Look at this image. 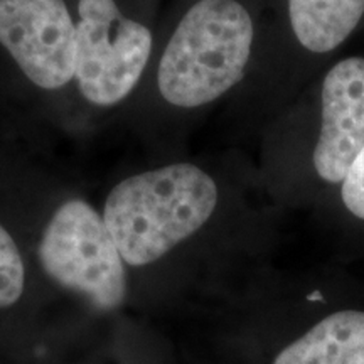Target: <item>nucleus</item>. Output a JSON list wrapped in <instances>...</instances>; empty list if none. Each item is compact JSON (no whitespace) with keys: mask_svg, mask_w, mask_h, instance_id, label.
I'll use <instances>...</instances> for the list:
<instances>
[{"mask_svg":"<svg viewBox=\"0 0 364 364\" xmlns=\"http://www.w3.org/2000/svg\"><path fill=\"white\" fill-rule=\"evenodd\" d=\"M216 203V184L206 172L176 164L117 184L105 204L103 221L124 262L142 267L194 235Z\"/></svg>","mask_w":364,"mask_h":364,"instance_id":"obj_1","label":"nucleus"},{"mask_svg":"<svg viewBox=\"0 0 364 364\" xmlns=\"http://www.w3.org/2000/svg\"><path fill=\"white\" fill-rule=\"evenodd\" d=\"M253 44L250 14L235 0H201L182 17L157 73L166 102L194 108L243 78Z\"/></svg>","mask_w":364,"mask_h":364,"instance_id":"obj_2","label":"nucleus"},{"mask_svg":"<svg viewBox=\"0 0 364 364\" xmlns=\"http://www.w3.org/2000/svg\"><path fill=\"white\" fill-rule=\"evenodd\" d=\"M44 272L98 311H115L127 295L124 258L103 218L88 203L68 201L54 213L39 245Z\"/></svg>","mask_w":364,"mask_h":364,"instance_id":"obj_3","label":"nucleus"},{"mask_svg":"<svg viewBox=\"0 0 364 364\" xmlns=\"http://www.w3.org/2000/svg\"><path fill=\"white\" fill-rule=\"evenodd\" d=\"M75 76L88 102H122L140 80L152 51V34L125 19L113 0H80Z\"/></svg>","mask_w":364,"mask_h":364,"instance_id":"obj_4","label":"nucleus"},{"mask_svg":"<svg viewBox=\"0 0 364 364\" xmlns=\"http://www.w3.org/2000/svg\"><path fill=\"white\" fill-rule=\"evenodd\" d=\"M0 44L41 88L75 76L76 27L63 0H0Z\"/></svg>","mask_w":364,"mask_h":364,"instance_id":"obj_5","label":"nucleus"},{"mask_svg":"<svg viewBox=\"0 0 364 364\" xmlns=\"http://www.w3.org/2000/svg\"><path fill=\"white\" fill-rule=\"evenodd\" d=\"M364 149V59L349 58L327 73L322 127L314 167L327 182H343Z\"/></svg>","mask_w":364,"mask_h":364,"instance_id":"obj_6","label":"nucleus"},{"mask_svg":"<svg viewBox=\"0 0 364 364\" xmlns=\"http://www.w3.org/2000/svg\"><path fill=\"white\" fill-rule=\"evenodd\" d=\"M273 364H364V312L341 311L322 318L282 349Z\"/></svg>","mask_w":364,"mask_h":364,"instance_id":"obj_7","label":"nucleus"},{"mask_svg":"<svg viewBox=\"0 0 364 364\" xmlns=\"http://www.w3.org/2000/svg\"><path fill=\"white\" fill-rule=\"evenodd\" d=\"M289 12L299 43L312 53H327L356 29L364 0H289Z\"/></svg>","mask_w":364,"mask_h":364,"instance_id":"obj_8","label":"nucleus"},{"mask_svg":"<svg viewBox=\"0 0 364 364\" xmlns=\"http://www.w3.org/2000/svg\"><path fill=\"white\" fill-rule=\"evenodd\" d=\"M24 284L26 270L19 248L0 225V309L11 307L21 299Z\"/></svg>","mask_w":364,"mask_h":364,"instance_id":"obj_9","label":"nucleus"},{"mask_svg":"<svg viewBox=\"0 0 364 364\" xmlns=\"http://www.w3.org/2000/svg\"><path fill=\"white\" fill-rule=\"evenodd\" d=\"M343 201L349 213L359 220H364V149L359 152L343 181Z\"/></svg>","mask_w":364,"mask_h":364,"instance_id":"obj_10","label":"nucleus"}]
</instances>
